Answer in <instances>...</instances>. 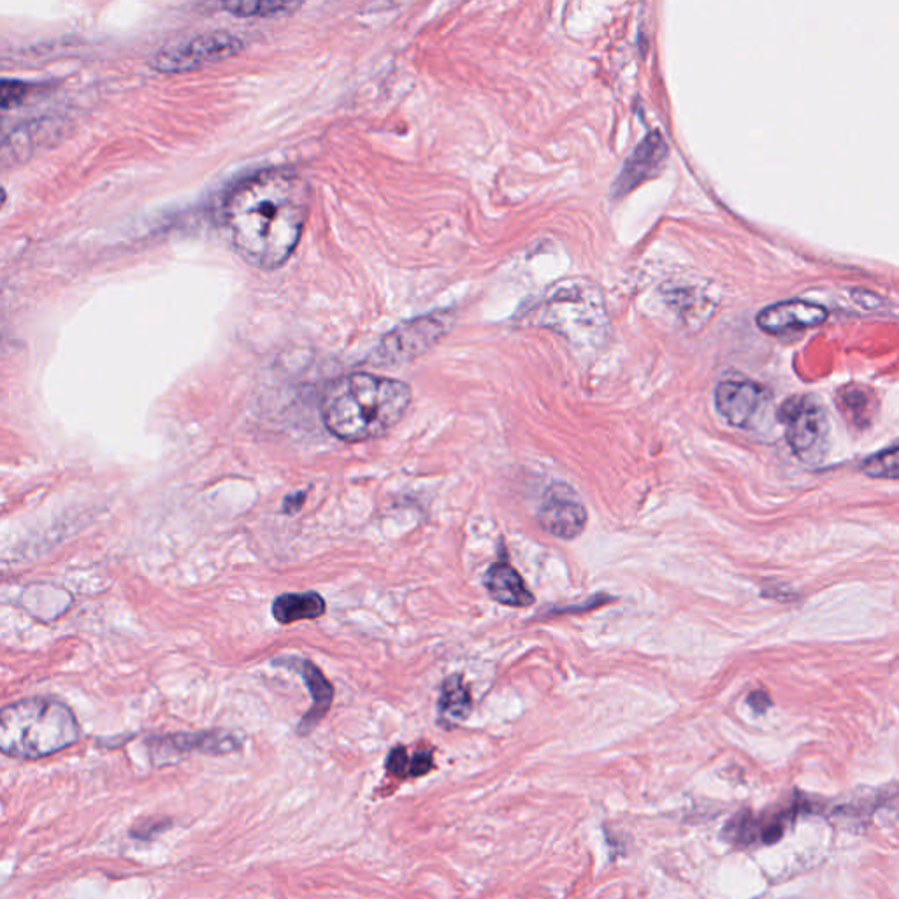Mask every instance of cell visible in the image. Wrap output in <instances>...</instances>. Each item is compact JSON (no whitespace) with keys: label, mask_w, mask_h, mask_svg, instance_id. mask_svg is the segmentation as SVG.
<instances>
[{"label":"cell","mask_w":899,"mask_h":899,"mask_svg":"<svg viewBox=\"0 0 899 899\" xmlns=\"http://www.w3.org/2000/svg\"><path fill=\"white\" fill-rule=\"evenodd\" d=\"M311 190L296 171L266 169L230 190L221 206L225 235L244 262L276 269L296 252L308 215Z\"/></svg>","instance_id":"1"},{"label":"cell","mask_w":899,"mask_h":899,"mask_svg":"<svg viewBox=\"0 0 899 899\" xmlns=\"http://www.w3.org/2000/svg\"><path fill=\"white\" fill-rule=\"evenodd\" d=\"M411 399L408 383L371 373H351L328 385L320 413L325 428L337 440L365 443L396 428Z\"/></svg>","instance_id":"2"},{"label":"cell","mask_w":899,"mask_h":899,"mask_svg":"<svg viewBox=\"0 0 899 899\" xmlns=\"http://www.w3.org/2000/svg\"><path fill=\"white\" fill-rule=\"evenodd\" d=\"M80 740V724L55 697H31L0 710V752L14 759L53 756Z\"/></svg>","instance_id":"3"},{"label":"cell","mask_w":899,"mask_h":899,"mask_svg":"<svg viewBox=\"0 0 899 899\" xmlns=\"http://www.w3.org/2000/svg\"><path fill=\"white\" fill-rule=\"evenodd\" d=\"M532 315L536 324L553 328L578 345H598L610 328L603 292L585 278L564 279L553 285Z\"/></svg>","instance_id":"4"},{"label":"cell","mask_w":899,"mask_h":899,"mask_svg":"<svg viewBox=\"0 0 899 899\" xmlns=\"http://www.w3.org/2000/svg\"><path fill=\"white\" fill-rule=\"evenodd\" d=\"M787 443L801 463L817 466L829 452L828 413L814 396H792L778 408Z\"/></svg>","instance_id":"5"},{"label":"cell","mask_w":899,"mask_h":899,"mask_svg":"<svg viewBox=\"0 0 899 899\" xmlns=\"http://www.w3.org/2000/svg\"><path fill=\"white\" fill-rule=\"evenodd\" d=\"M243 48V41L229 32H212L194 37L184 45L172 46L155 57L158 72H184L203 68L206 63L229 59Z\"/></svg>","instance_id":"6"},{"label":"cell","mask_w":899,"mask_h":899,"mask_svg":"<svg viewBox=\"0 0 899 899\" xmlns=\"http://www.w3.org/2000/svg\"><path fill=\"white\" fill-rule=\"evenodd\" d=\"M446 325L445 319L428 316L397 327L394 333L383 337L371 360L379 365L406 364L434 347L437 339L446 333Z\"/></svg>","instance_id":"7"},{"label":"cell","mask_w":899,"mask_h":899,"mask_svg":"<svg viewBox=\"0 0 899 899\" xmlns=\"http://www.w3.org/2000/svg\"><path fill=\"white\" fill-rule=\"evenodd\" d=\"M768 403V391L752 380L726 379L717 385V409L734 428H754L765 415Z\"/></svg>","instance_id":"8"},{"label":"cell","mask_w":899,"mask_h":899,"mask_svg":"<svg viewBox=\"0 0 899 899\" xmlns=\"http://www.w3.org/2000/svg\"><path fill=\"white\" fill-rule=\"evenodd\" d=\"M538 520L549 535L570 541L584 532L587 512L566 483H555L544 492Z\"/></svg>","instance_id":"9"},{"label":"cell","mask_w":899,"mask_h":899,"mask_svg":"<svg viewBox=\"0 0 899 899\" xmlns=\"http://www.w3.org/2000/svg\"><path fill=\"white\" fill-rule=\"evenodd\" d=\"M666 158H668V146H666L664 137L659 132H650L624 164L621 176L613 184V195L624 197L639 184L656 178L662 171Z\"/></svg>","instance_id":"10"},{"label":"cell","mask_w":899,"mask_h":899,"mask_svg":"<svg viewBox=\"0 0 899 899\" xmlns=\"http://www.w3.org/2000/svg\"><path fill=\"white\" fill-rule=\"evenodd\" d=\"M273 664L281 666V668H287V670L301 674L308 691H310L313 705H311L307 716L302 717L301 724L297 728V733L307 736V734H310L311 731L320 724V720L327 716V711L331 710L334 702L333 684L325 679V674L320 671L319 666L313 664V662L308 661V659H302V657H279Z\"/></svg>","instance_id":"11"},{"label":"cell","mask_w":899,"mask_h":899,"mask_svg":"<svg viewBox=\"0 0 899 899\" xmlns=\"http://www.w3.org/2000/svg\"><path fill=\"white\" fill-rule=\"evenodd\" d=\"M826 319H828V311L823 307L796 299V301L778 302L774 307L765 308L757 315V325L765 333L780 336V334L792 333V331L815 327V325L823 324Z\"/></svg>","instance_id":"12"},{"label":"cell","mask_w":899,"mask_h":899,"mask_svg":"<svg viewBox=\"0 0 899 899\" xmlns=\"http://www.w3.org/2000/svg\"><path fill=\"white\" fill-rule=\"evenodd\" d=\"M157 751H171L178 754L199 752L206 756H225L241 748V740L227 731H203V733L172 734L154 742Z\"/></svg>","instance_id":"13"},{"label":"cell","mask_w":899,"mask_h":899,"mask_svg":"<svg viewBox=\"0 0 899 899\" xmlns=\"http://www.w3.org/2000/svg\"><path fill=\"white\" fill-rule=\"evenodd\" d=\"M486 589L491 598L504 607L527 608L535 603V596L526 582L506 559L494 562L486 575Z\"/></svg>","instance_id":"14"},{"label":"cell","mask_w":899,"mask_h":899,"mask_svg":"<svg viewBox=\"0 0 899 899\" xmlns=\"http://www.w3.org/2000/svg\"><path fill=\"white\" fill-rule=\"evenodd\" d=\"M327 612V603L319 592L281 594L271 604V613L281 625H292L301 621H315Z\"/></svg>","instance_id":"15"},{"label":"cell","mask_w":899,"mask_h":899,"mask_svg":"<svg viewBox=\"0 0 899 899\" xmlns=\"http://www.w3.org/2000/svg\"><path fill=\"white\" fill-rule=\"evenodd\" d=\"M471 688L466 684L463 674H452L441 684L440 699H437V716L446 728L463 724L471 714Z\"/></svg>","instance_id":"16"},{"label":"cell","mask_w":899,"mask_h":899,"mask_svg":"<svg viewBox=\"0 0 899 899\" xmlns=\"http://www.w3.org/2000/svg\"><path fill=\"white\" fill-rule=\"evenodd\" d=\"M837 405L855 428H868L877 413V397L870 388L849 385L837 394Z\"/></svg>","instance_id":"17"},{"label":"cell","mask_w":899,"mask_h":899,"mask_svg":"<svg viewBox=\"0 0 899 899\" xmlns=\"http://www.w3.org/2000/svg\"><path fill=\"white\" fill-rule=\"evenodd\" d=\"M299 4H290V2H267V0H261V2H227L224 4V10L229 11V13L236 14V16H279V14H287L290 13L292 10H297Z\"/></svg>","instance_id":"18"},{"label":"cell","mask_w":899,"mask_h":899,"mask_svg":"<svg viewBox=\"0 0 899 899\" xmlns=\"http://www.w3.org/2000/svg\"><path fill=\"white\" fill-rule=\"evenodd\" d=\"M863 471L868 477L896 480L898 478V445L882 450L878 454L868 457L863 463Z\"/></svg>","instance_id":"19"},{"label":"cell","mask_w":899,"mask_h":899,"mask_svg":"<svg viewBox=\"0 0 899 899\" xmlns=\"http://www.w3.org/2000/svg\"><path fill=\"white\" fill-rule=\"evenodd\" d=\"M27 91V85L22 82H13V80L0 82V108H13L22 103Z\"/></svg>","instance_id":"20"},{"label":"cell","mask_w":899,"mask_h":899,"mask_svg":"<svg viewBox=\"0 0 899 899\" xmlns=\"http://www.w3.org/2000/svg\"><path fill=\"white\" fill-rule=\"evenodd\" d=\"M409 765H411V757L408 756L405 746L392 748L387 759V769L392 775L400 778L409 777Z\"/></svg>","instance_id":"21"},{"label":"cell","mask_w":899,"mask_h":899,"mask_svg":"<svg viewBox=\"0 0 899 899\" xmlns=\"http://www.w3.org/2000/svg\"><path fill=\"white\" fill-rule=\"evenodd\" d=\"M432 768H434L432 752H417V754L411 757V765H409V777H422V775H428Z\"/></svg>","instance_id":"22"},{"label":"cell","mask_w":899,"mask_h":899,"mask_svg":"<svg viewBox=\"0 0 899 899\" xmlns=\"http://www.w3.org/2000/svg\"><path fill=\"white\" fill-rule=\"evenodd\" d=\"M304 498H307V492H297V494L287 495L284 501V513L293 515V513L299 512V510L302 508V504H304Z\"/></svg>","instance_id":"23"},{"label":"cell","mask_w":899,"mask_h":899,"mask_svg":"<svg viewBox=\"0 0 899 899\" xmlns=\"http://www.w3.org/2000/svg\"><path fill=\"white\" fill-rule=\"evenodd\" d=\"M748 705L756 711H765L766 708L771 705V702H769V697L766 696L765 693H754L748 697Z\"/></svg>","instance_id":"24"},{"label":"cell","mask_w":899,"mask_h":899,"mask_svg":"<svg viewBox=\"0 0 899 899\" xmlns=\"http://www.w3.org/2000/svg\"><path fill=\"white\" fill-rule=\"evenodd\" d=\"M5 199H8V195H5V190L0 187V209L4 207Z\"/></svg>","instance_id":"25"}]
</instances>
